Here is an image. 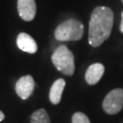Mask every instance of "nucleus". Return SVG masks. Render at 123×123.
<instances>
[{
  "instance_id": "nucleus-1",
  "label": "nucleus",
  "mask_w": 123,
  "mask_h": 123,
  "mask_svg": "<svg viewBox=\"0 0 123 123\" xmlns=\"http://www.w3.org/2000/svg\"><path fill=\"white\" fill-rule=\"evenodd\" d=\"M114 23L113 11L107 6H97L90 16L88 26V43L99 47L110 37Z\"/></svg>"
},
{
  "instance_id": "nucleus-2",
  "label": "nucleus",
  "mask_w": 123,
  "mask_h": 123,
  "mask_svg": "<svg viewBox=\"0 0 123 123\" xmlns=\"http://www.w3.org/2000/svg\"><path fill=\"white\" fill-rule=\"evenodd\" d=\"M83 35V24L73 18L61 23L55 31V37L58 41H78Z\"/></svg>"
},
{
  "instance_id": "nucleus-3",
  "label": "nucleus",
  "mask_w": 123,
  "mask_h": 123,
  "mask_svg": "<svg viewBox=\"0 0 123 123\" xmlns=\"http://www.w3.org/2000/svg\"><path fill=\"white\" fill-rule=\"evenodd\" d=\"M54 66L58 71L67 76H72L75 72L74 55L68 47L60 45L55 49L51 57Z\"/></svg>"
},
{
  "instance_id": "nucleus-4",
  "label": "nucleus",
  "mask_w": 123,
  "mask_h": 123,
  "mask_svg": "<svg viewBox=\"0 0 123 123\" xmlns=\"http://www.w3.org/2000/svg\"><path fill=\"white\" fill-rule=\"evenodd\" d=\"M102 108L107 114H118L123 108L122 88H114L108 93L102 102Z\"/></svg>"
},
{
  "instance_id": "nucleus-5",
  "label": "nucleus",
  "mask_w": 123,
  "mask_h": 123,
  "mask_svg": "<svg viewBox=\"0 0 123 123\" xmlns=\"http://www.w3.org/2000/svg\"><path fill=\"white\" fill-rule=\"evenodd\" d=\"M35 88V80L30 75H26L18 80L16 84V92L22 99H26L31 96Z\"/></svg>"
},
{
  "instance_id": "nucleus-6",
  "label": "nucleus",
  "mask_w": 123,
  "mask_h": 123,
  "mask_svg": "<svg viewBox=\"0 0 123 123\" xmlns=\"http://www.w3.org/2000/svg\"><path fill=\"white\" fill-rule=\"evenodd\" d=\"M18 11L19 17L25 21H32L36 17L37 5L35 0H18Z\"/></svg>"
},
{
  "instance_id": "nucleus-7",
  "label": "nucleus",
  "mask_w": 123,
  "mask_h": 123,
  "mask_svg": "<svg viewBox=\"0 0 123 123\" xmlns=\"http://www.w3.org/2000/svg\"><path fill=\"white\" fill-rule=\"evenodd\" d=\"M18 48L24 52L34 54L37 50V45L35 39L26 33H20L17 37Z\"/></svg>"
},
{
  "instance_id": "nucleus-8",
  "label": "nucleus",
  "mask_w": 123,
  "mask_h": 123,
  "mask_svg": "<svg viewBox=\"0 0 123 123\" xmlns=\"http://www.w3.org/2000/svg\"><path fill=\"white\" fill-rule=\"evenodd\" d=\"M105 72V67L100 63H94L88 68L85 74L86 82L88 85H95L101 79Z\"/></svg>"
},
{
  "instance_id": "nucleus-9",
  "label": "nucleus",
  "mask_w": 123,
  "mask_h": 123,
  "mask_svg": "<svg viewBox=\"0 0 123 123\" xmlns=\"http://www.w3.org/2000/svg\"><path fill=\"white\" fill-rule=\"evenodd\" d=\"M65 87H66V81L63 79H57L52 84L49 90V100L51 101L52 104L57 105L60 102Z\"/></svg>"
},
{
  "instance_id": "nucleus-10",
  "label": "nucleus",
  "mask_w": 123,
  "mask_h": 123,
  "mask_svg": "<svg viewBox=\"0 0 123 123\" xmlns=\"http://www.w3.org/2000/svg\"><path fill=\"white\" fill-rule=\"evenodd\" d=\"M30 123H51L47 110L39 109L33 112L30 118Z\"/></svg>"
},
{
  "instance_id": "nucleus-11",
  "label": "nucleus",
  "mask_w": 123,
  "mask_h": 123,
  "mask_svg": "<svg viewBox=\"0 0 123 123\" xmlns=\"http://www.w3.org/2000/svg\"><path fill=\"white\" fill-rule=\"evenodd\" d=\"M72 123H90L88 117L82 112H76L72 116Z\"/></svg>"
},
{
  "instance_id": "nucleus-12",
  "label": "nucleus",
  "mask_w": 123,
  "mask_h": 123,
  "mask_svg": "<svg viewBox=\"0 0 123 123\" xmlns=\"http://www.w3.org/2000/svg\"><path fill=\"white\" fill-rule=\"evenodd\" d=\"M119 30L123 34V11L121 13V22H120V26H119Z\"/></svg>"
},
{
  "instance_id": "nucleus-13",
  "label": "nucleus",
  "mask_w": 123,
  "mask_h": 123,
  "mask_svg": "<svg viewBox=\"0 0 123 123\" xmlns=\"http://www.w3.org/2000/svg\"><path fill=\"white\" fill-rule=\"evenodd\" d=\"M4 119H5V114L1 111V110H0V122H1V121H3Z\"/></svg>"
},
{
  "instance_id": "nucleus-14",
  "label": "nucleus",
  "mask_w": 123,
  "mask_h": 123,
  "mask_svg": "<svg viewBox=\"0 0 123 123\" xmlns=\"http://www.w3.org/2000/svg\"><path fill=\"white\" fill-rule=\"evenodd\" d=\"M121 2H122V3H123V0H121Z\"/></svg>"
}]
</instances>
